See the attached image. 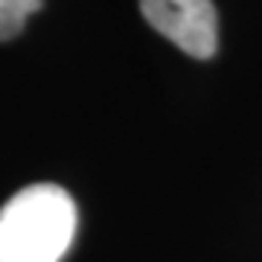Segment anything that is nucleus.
I'll list each match as a JSON object with an SVG mask.
<instances>
[{"instance_id": "3", "label": "nucleus", "mask_w": 262, "mask_h": 262, "mask_svg": "<svg viewBox=\"0 0 262 262\" xmlns=\"http://www.w3.org/2000/svg\"><path fill=\"white\" fill-rule=\"evenodd\" d=\"M44 0H0V41L18 38L27 27L29 15L41 9Z\"/></svg>"}, {"instance_id": "2", "label": "nucleus", "mask_w": 262, "mask_h": 262, "mask_svg": "<svg viewBox=\"0 0 262 262\" xmlns=\"http://www.w3.org/2000/svg\"><path fill=\"white\" fill-rule=\"evenodd\" d=\"M149 27L192 58H213L219 50V15L213 0H140Z\"/></svg>"}, {"instance_id": "1", "label": "nucleus", "mask_w": 262, "mask_h": 262, "mask_svg": "<svg viewBox=\"0 0 262 262\" xmlns=\"http://www.w3.org/2000/svg\"><path fill=\"white\" fill-rule=\"evenodd\" d=\"M76 233V204L56 184H32L0 207V262H58Z\"/></svg>"}]
</instances>
